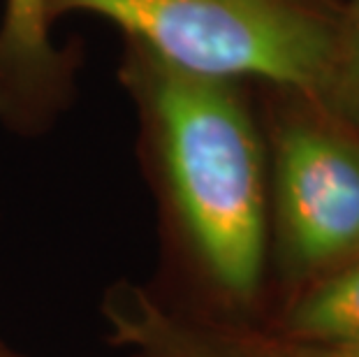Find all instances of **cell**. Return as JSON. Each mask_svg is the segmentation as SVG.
I'll use <instances>...</instances> for the list:
<instances>
[{"label":"cell","mask_w":359,"mask_h":357,"mask_svg":"<svg viewBox=\"0 0 359 357\" xmlns=\"http://www.w3.org/2000/svg\"><path fill=\"white\" fill-rule=\"evenodd\" d=\"M95 14L151 54L209 79L330 90L339 26L318 0H47V17Z\"/></svg>","instance_id":"obj_2"},{"label":"cell","mask_w":359,"mask_h":357,"mask_svg":"<svg viewBox=\"0 0 359 357\" xmlns=\"http://www.w3.org/2000/svg\"><path fill=\"white\" fill-rule=\"evenodd\" d=\"M195 357H359V341H280L239 344L200 351Z\"/></svg>","instance_id":"obj_7"},{"label":"cell","mask_w":359,"mask_h":357,"mask_svg":"<svg viewBox=\"0 0 359 357\" xmlns=\"http://www.w3.org/2000/svg\"><path fill=\"white\" fill-rule=\"evenodd\" d=\"M359 116V0H353L336 35L334 74L327 95Z\"/></svg>","instance_id":"obj_6"},{"label":"cell","mask_w":359,"mask_h":357,"mask_svg":"<svg viewBox=\"0 0 359 357\" xmlns=\"http://www.w3.org/2000/svg\"><path fill=\"white\" fill-rule=\"evenodd\" d=\"M273 191L290 257L309 269L359 257V144L309 119L273 137Z\"/></svg>","instance_id":"obj_3"},{"label":"cell","mask_w":359,"mask_h":357,"mask_svg":"<svg viewBox=\"0 0 359 357\" xmlns=\"http://www.w3.org/2000/svg\"><path fill=\"white\" fill-rule=\"evenodd\" d=\"M118 79L140 112L190 244L225 290L253 295L264 267L266 186L239 81L179 70L126 37Z\"/></svg>","instance_id":"obj_1"},{"label":"cell","mask_w":359,"mask_h":357,"mask_svg":"<svg viewBox=\"0 0 359 357\" xmlns=\"http://www.w3.org/2000/svg\"><path fill=\"white\" fill-rule=\"evenodd\" d=\"M79 54L51 42L47 0H5L0 17V116L35 123L70 100Z\"/></svg>","instance_id":"obj_4"},{"label":"cell","mask_w":359,"mask_h":357,"mask_svg":"<svg viewBox=\"0 0 359 357\" xmlns=\"http://www.w3.org/2000/svg\"><path fill=\"white\" fill-rule=\"evenodd\" d=\"M297 339L359 341V257L341 264L292 314Z\"/></svg>","instance_id":"obj_5"}]
</instances>
